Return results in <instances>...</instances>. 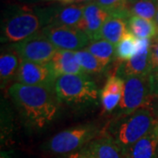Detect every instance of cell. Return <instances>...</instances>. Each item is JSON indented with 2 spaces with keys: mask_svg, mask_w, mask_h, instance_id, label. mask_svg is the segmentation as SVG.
<instances>
[{
  "mask_svg": "<svg viewBox=\"0 0 158 158\" xmlns=\"http://www.w3.org/2000/svg\"><path fill=\"white\" fill-rule=\"evenodd\" d=\"M9 94L25 123L32 128H45L56 116L59 101L55 88L15 83Z\"/></svg>",
  "mask_w": 158,
  "mask_h": 158,
  "instance_id": "1",
  "label": "cell"
},
{
  "mask_svg": "<svg viewBox=\"0 0 158 158\" xmlns=\"http://www.w3.org/2000/svg\"><path fill=\"white\" fill-rule=\"evenodd\" d=\"M157 125L158 118L155 112L148 108H141L130 114L115 118L109 125L106 134L125 151Z\"/></svg>",
  "mask_w": 158,
  "mask_h": 158,
  "instance_id": "2",
  "label": "cell"
},
{
  "mask_svg": "<svg viewBox=\"0 0 158 158\" xmlns=\"http://www.w3.org/2000/svg\"><path fill=\"white\" fill-rule=\"evenodd\" d=\"M52 10L19 8L3 22L1 41L14 44L39 33L49 25Z\"/></svg>",
  "mask_w": 158,
  "mask_h": 158,
  "instance_id": "3",
  "label": "cell"
},
{
  "mask_svg": "<svg viewBox=\"0 0 158 158\" xmlns=\"http://www.w3.org/2000/svg\"><path fill=\"white\" fill-rule=\"evenodd\" d=\"M55 90L59 103L85 105L96 103L98 89L88 75H63L56 81Z\"/></svg>",
  "mask_w": 158,
  "mask_h": 158,
  "instance_id": "4",
  "label": "cell"
},
{
  "mask_svg": "<svg viewBox=\"0 0 158 158\" xmlns=\"http://www.w3.org/2000/svg\"><path fill=\"white\" fill-rule=\"evenodd\" d=\"M148 77H131L124 79V90L118 105L120 110L118 116L127 115L141 108L154 110L158 97L152 93Z\"/></svg>",
  "mask_w": 158,
  "mask_h": 158,
  "instance_id": "5",
  "label": "cell"
},
{
  "mask_svg": "<svg viewBox=\"0 0 158 158\" xmlns=\"http://www.w3.org/2000/svg\"><path fill=\"white\" fill-rule=\"evenodd\" d=\"M99 131L95 125L85 124L59 132L44 146L48 152L65 155L76 152L84 148L97 136Z\"/></svg>",
  "mask_w": 158,
  "mask_h": 158,
  "instance_id": "6",
  "label": "cell"
},
{
  "mask_svg": "<svg viewBox=\"0 0 158 158\" xmlns=\"http://www.w3.org/2000/svg\"><path fill=\"white\" fill-rule=\"evenodd\" d=\"M10 48L17 52L23 61L37 63H48L57 51L41 31Z\"/></svg>",
  "mask_w": 158,
  "mask_h": 158,
  "instance_id": "7",
  "label": "cell"
},
{
  "mask_svg": "<svg viewBox=\"0 0 158 158\" xmlns=\"http://www.w3.org/2000/svg\"><path fill=\"white\" fill-rule=\"evenodd\" d=\"M41 32L58 50L77 52L88 46L90 40L81 30L65 26L50 24L46 26Z\"/></svg>",
  "mask_w": 158,
  "mask_h": 158,
  "instance_id": "8",
  "label": "cell"
},
{
  "mask_svg": "<svg viewBox=\"0 0 158 158\" xmlns=\"http://www.w3.org/2000/svg\"><path fill=\"white\" fill-rule=\"evenodd\" d=\"M15 79L22 85L55 88L57 77L49 62L37 63L22 60Z\"/></svg>",
  "mask_w": 158,
  "mask_h": 158,
  "instance_id": "9",
  "label": "cell"
},
{
  "mask_svg": "<svg viewBox=\"0 0 158 158\" xmlns=\"http://www.w3.org/2000/svg\"><path fill=\"white\" fill-rule=\"evenodd\" d=\"M151 40L136 38V53L127 62H122L117 70V76L121 78L131 77H147L152 72L149 59Z\"/></svg>",
  "mask_w": 158,
  "mask_h": 158,
  "instance_id": "10",
  "label": "cell"
},
{
  "mask_svg": "<svg viewBox=\"0 0 158 158\" xmlns=\"http://www.w3.org/2000/svg\"><path fill=\"white\" fill-rule=\"evenodd\" d=\"M111 15L98 6L95 1L85 4L84 16L79 23L77 29L81 30L90 38V41L95 39L104 23Z\"/></svg>",
  "mask_w": 158,
  "mask_h": 158,
  "instance_id": "11",
  "label": "cell"
},
{
  "mask_svg": "<svg viewBox=\"0 0 158 158\" xmlns=\"http://www.w3.org/2000/svg\"><path fill=\"white\" fill-rule=\"evenodd\" d=\"M83 149L92 158H125L123 149L106 133L97 136Z\"/></svg>",
  "mask_w": 158,
  "mask_h": 158,
  "instance_id": "12",
  "label": "cell"
},
{
  "mask_svg": "<svg viewBox=\"0 0 158 158\" xmlns=\"http://www.w3.org/2000/svg\"><path fill=\"white\" fill-rule=\"evenodd\" d=\"M125 158H158V125L124 151Z\"/></svg>",
  "mask_w": 158,
  "mask_h": 158,
  "instance_id": "13",
  "label": "cell"
},
{
  "mask_svg": "<svg viewBox=\"0 0 158 158\" xmlns=\"http://www.w3.org/2000/svg\"><path fill=\"white\" fill-rule=\"evenodd\" d=\"M49 64L57 78L63 75H87L79 65L73 51L57 49Z\"/></svg>",
  "mask_w": 158,
  "mask_h": 158,
  "instance_id": "14",
  "label": "cell"
},
{
  "mask_svg": "<svg viewBox=\"0 0 158 158\" xmlns=\"http://www.w3.org/2000/svg\"><path fill=\"white\" fill-rule=\"evenodd\" d=\"M85 5H66L52 10L50 24L77 29L84 16Z\"/></svg>",
  "mask_w": 158,
  "mask_h": 158,
  "instance_id": "15",
  "label": "cell"
},
{
  "mask_svg": "<svg viewBox=\"0 0 158 158\" xmlns=\"http://www.w3.org/2000/svg\"><path fill=\"white\" fill-rule=\"evenodd\" d=\"M127 32L128 29L127 19L115 16H110L107 20L104 23L100 31L98 33L93 40H105L114 45H117Z\"/></svg>",
  "mask_w": 158,
  "mask_h": 158,
  "instance_id": "16",
  "label": "cell"
},
{
  "mask_svg": "<svg viewBox=\"0 0 158 158\" xmlns=\"http://www.w3.org/2000/svg\"><path fill=\"white\" fill-rule=\"evenodd\" d=\"M21 58L10 48V49L5 51L0 56V78L1 85L4 86L9 83L11 79L16 78L21 63Z\"/></svg>",
  "mask_w": 158,
  "mask_h": 158,
  "instance_id": "17",
  "label": "cell"
},
{
  "mask_svg": "<svg viewBox=\"0 0 158 158\" xmlns=\"http://www.w3.org/2000/svg\"><path fill=\"white\" fill-rule=\"evenodd\" d=\"M127 29L137 39L152 40L158 35V30L154 20L132 16L127 20Z\"/></svg>",
  "mask_w": 158,
  "mask_h": 158,
  "instance_id": "18",
  "label": "cell"
},
{
  "mask_svg": "<svg viewBox=\"0 0 158 158\" xmlns=\"http://www.w3.org/2000/svg\"><path fill=\"white\" fill-rule=\"evenodd\" d=\"M105 65L108 64L116 57V45L105 40H91L85 48Z\"/></svg>",
  "mask_w": 158,
  "mask_h": 158,
  "instance_id": "19",
  "label": "cell"
},
{
  "mask_svg": "<svg viewBox=\"0 0 158 158\" xmlns=\"http://www.w3.org/2000/svg\"><path fill=\"white\" fill-rule=\"evenodd\" d=\"M95 2L111 16L122 18L127 20L131 18L129 0H95Z\"/></svg>",
  "mask_w": 158,
  "mask_h": 158,
  "instance_id": "20",
  "label": "cell"
},
{
  "mask_svg": "<svg viewBox=\"0 0 158 158\" xmlns=\"http://www.w3.org/2000/svg\"><path fill=\"white\" fill-rule=\"evenodd\" d=\"M158 5L155 0H135L130 3V15L142 18L148 20H154Z\"/></svg>",
  "mask_w": 158,
  "mask_h": 158,
  "instance_id": "21",
  "label": "cell"
},
{
  "mask_svg": "<svg viewBox=\"0 0 158 158\" xmlns=\"http://www.w3.org/2000/svg\"><path fill=\"white\" fill-rule=\"evenodd\" d=\"M76 57L79 65L82 67L87 75L102 73L105 70V69L106 68V66H105L98 59H97L96 57L85 48L77 51Z\"/></svg>",
  "mask_w": 158,
  "mask_h": 158,
  "instance_id": "22",
  "label": "cell"
},
{
  "mask_svg": "<svg viewBox=\"0 0 158 158\" xmlns=\"http://www.w3.org/2000/svg\"><path fill=\"white\" fill-rule=\"evenodd\" d=\"M136 53V38L129 31L116 45V58L127 62L135 56Z\"/></svg>",
  "mask_w": 158,
  "mask_h": 158,
  "instance_id": "23",
  "label": "cell"
},
{
  "mask_svg": "<svg viewBox=\"0 0 158 158\" xmlns=\"http://www.w3.org/2000/svg\"><path fill=\"white\" fill-rule=\"evenodd\" d=\"M125 81L124 79L121 78L118 76H111L106 80V84L104 85L101 92L105 93H111L115 95H120L122 96L123 90H124Z\"/></svg>",
  "mask_w": 158,
  "mask_h": 158,
  "instance_id": "24",
  "label": "cell"
},
{
  "mask_svg": "<svg viewBox=\"0 0 158 158\" xmlns=\"http://www.w3.org/2000/svg\"><path fill=\"white\" fill-rule=\"evenodd\" d=\"M121 98L122 96L120 95L100 92V99H101L102 107L104 111L106 113H111L112 111H113L115 107L119 105Z\"/></svg>",
  "mask_w": 158,
  "mask_h": 158,
  "instance_id": "25",
  "label": "cell"
},
{
  "mask_svg": "<svg viewBox=\"0 0 158 158\" xmlns=\"http://www.w3.org/2000/svg\"><path fill=\"white\" fill-rule=\"evenodd\" d=\"M149 59L152 66V69H158V35L151 40L149 48Z\"/></svg>",
  "mask_w": 158,
  "mask_h": 158,
  "instance_id": "26",
  "label": "cell"
},
{
  "mask_svg": "<svg viewBox=\"0 0 158 158\" xmlns=\"http://www.w3.org/2000/svg\"><path fill=\"white\" fill-rule=\"evenodd\" d=\"M148 77H149V83H150L152 93L158 97V69L152 70V72L149 74Z\"/></svg>",
  "mask_w": 158,
  "mask_h": 158,
  "instance_id": "27",
  "label": "cell"
},
{
  "mask_svg": "<svg viewBox=\"0 0 158 158\" xmlns=\"http://www.w3.org/2000/svg\"><path fill=\"white\" fill-rule=\"evenodd\" d=\"M67 158H92L89 154L85 152V150L82 148L81 150L76 151V152L71 153L68 156Z\"/></svg>",
  "mask_w": 158,
  "mask_h": 158,
  "instance_id": "28",
  "label": "cell"
},
{
  "mask_svg": "<svg viewBox=\"0 0 158 158\" xmlns=\"http://www.w3.org/2000/svg\"><path fill=\"white\" fill-rule=\"evenodd\" d=\"M90 2H93L92 0H64L62 1V3L63 5H76V4H78V3H90Z\"/></svg>",
  "mask_w": 158,
  "mask_h": 158,
  "instance_id": "29",
  "label": "cell"
},
{
  "mask_svg": "<svg viewBox=\"0 0 158 158\" xmlns=\"http://www.w3.org/2000/svg\"><path fill=\"white\" fill-rule=\"evenodd\" d=\"M154 22L156 24V27H157L158 30V9H157V12H156V18H155V19H154Z\"/></svg>",
  "mask_w": 158,
  "mask_h": 158,
  "instance_id": "30",
  "label": "cell"
},
{
  "mask_svg": "<svg viewBox=\"0 0 158 158\" xmlns=\"http://www.w3.org/2000/svg\"><path fill=\"white\" fill-rule=\"evenodd\" d=\"M154 112H155V113H156V115L157 116V118H158V102H157V104L155 106V107H154V110H153Z\"/></svg>",
  "mask_w": 158,
  "mask_h": 158,
  "instance_id": "31",
  "label": "cell"
},
{
  "mask_svg": "<svg viewBox=\"0 0 158 158\" xmlns=\"http://www.w3.org/2000/svg\"><path fill=\"white\" fill-rule=\"evenodd\" d=\"M134 1H135V0H129L130 3H132V2H134Z\"/></svg>",
  "mask_w": 158,
  "mask_h": 158,
  "instance_id": "32",
  "label": "cell"
},
{
  "mask_svg": "<svg viewBox=\"0 0 158 158\" xmlns=\"http://www.w3.org/2000/svg\"><path fill=\"white\" fill-rule=\"evenodd\" d=\"M155 1L156 2V4H157V5H158V0H155Z\"/></svg>",
  "mask_w": 158,
  "mask_h": 158,
  "instance_id": "33",
  "label": "cell"
}]
</instances>
